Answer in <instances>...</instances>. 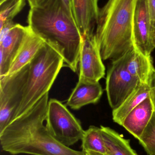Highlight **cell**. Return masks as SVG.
I'll return each instance as SVG.
<instances>
[{
	"instance_id": "1",
	"label": "cell",
	"mask_w": 155,
	"mask_h": 155,
	"mask_svg": "<svg viewBox=\"0 0 155 155\" xmlns=\"http://www.w3.org/2000/svg\"><path fill=\"white\" fill-rule=\"evenodd\" d=\"M48 93L30 109L14 118L0 133L2 149L13 155H87L60 143L44 124Z\"/></svg>"
},
{
	"instance_id": "2",
	"label": "cell",
	"mask_w": 155,
	"mask_h": 155,
	"mask_svg": "<svg viewBox=\"0 0 155 155\" xmlns=\"http://www.w3.org/2000/svg\"><path fill=\"white\" fill-rule=\"evenodd\" d=\"M27 22L34 34L62 56L64 65L77 71L83 36L62 0H49L42 6L30 8Z\"/></svg>"
},
{
	"instance_id": "3",
	"label": "cell",
	"mask_w": 155,
	"mask_h": 155,
	"mask_svg": "<svg viewBox=\"0 0 155 155\" xmlns=\"http://www.w3.org/2000/svg\"><path fill=\"white\" fill-rule=\"evenodd\" d=\"M137 0H108L100 9L95 35L103 61L116 60L134 46L133 20Z\"/></svg>"
},
{
	"instance_id": "4",
	"label": "cell",
	"mask_w": 155,
	"mask_h": 155,
	"mask_svg": "<svg viewBox=\"0 0 155 155\" xmlns=\"http://www.w3.org/2000/svg\"><path fill=\"white\" fill-rule=\"evenodd\" d=\"M63 66L62 56L45 42L28 64V74L22 100L12 119L30 109L45 94L49 93Z\"/></svg>"
},
{
	"instance_id": "5",
	"label": "cell",
	"mask_w": 155,
	"mask_h": 155,
	"mask_svg": "<svg viewBox=\"0 0 155 155\" xmlns=\"http://www.w3.org/2000/svg\"><path fill=\"white\" fill-rule=\"evenodd\" d=\"M46 127L54 138L69 147L82 140L85 131L80 121L60 101L52 99L48 102Z\"/></svg>"
},
{
	"instance_id": "6",
	"label": "cell",
	"mask_w": 155,
	"mask_h": 155,
	"mask_svg": "<svg viewBox=\"0 0 155 155\" xmlns=\"http://www.w3.org/2000/svg\"><path fill=\"white\" fill-rule=\"evenodd\" d=\"M28 64L10 76L0 78V133L13 118L22 100Z\"/></svg>"
},
{
	"instance_id": "7",
	"label": "cell",
	"mask_w": 155,
	"mask_h": 155,
	"mask_svg": "<svg viewBox=\"0 0 155 155\" xmlns=\"http://www.w3.org/2000/svg\"><path fill=\"white\" fill-rule=\"evenodd\" d=\"M140 84L127 71L123 55L112 61L106 75V90L113 110L119 107Z\"/></svg>"
},
{
	"instance_id": "8",
	"label": "cell",
	"mask_w": 155,
	"mask_h": 155,
	"mask_svg": "<svg viewBox=\"0 0 155 155\" xmlns=\"http://www.w3.org/2000/svg\"><path fill=\"white\" fill-rule=\"evenodd\" d=\"M103 61L95 33L83 36L78 64L79 79L99 82L105 75Z\"/></svg>"
},
{
	"instance_id": "9",
	"label": "cell",
	"mask_w": 155,
	"mask_h": 155,
	"mask_svg": "<svg viewBox=\"0 0 155 155\" xmlns=\"http://www.w3.org/2000/svg\"><path fill=\"white\" fill-rule=\"evenodd\" d=\"M152 26L146 0H137L133 20V41L135 48L146 56H151L154 49Z\"/></svg>"
},
{
	"instance_id": "10",
	"label": "cell",
	"mask_w": 155,
	"mask_h": 155,
	"mask_svg": "<svg viewBox=\"0 0 155 155\" xmlns=\"http://www.w3.org/2000/svg\"><path fill=\"white\" fill-rule=\"evenodd\" d=\"M30 31L28 25L16 23L0 41V78L6 76Z\"/></svg>"
},
{
	"instance_id": "11",
	"label": "cell",
	"mask_w": 155,
	"mask_h": 155,
	"mask_svg": "<svg viewBox=\"0 0 155 155\" xmlns=\"http://www.w3.org/2000/svg\"><path fill=\"white\" fill-rule=\"evenodd\" d=\"M99 0H73L75 20L83 36L94 33L99 16Z\"/></svg>"
},
{
	"instance_id": "12",
	"label": "cell",
	"mask_w": 155,
	"mask_h": 155,
	"mask_svg": "<svg viewBox=\"0 0 155 155\" xmlns=\"http://www.w3.org/2000/svg\"><path fill=\"white\" fill-rule=\"evenodd\" d=\"M103 94V88L99 82L79 79L67 100L66 106L71 109L78 110L86 105L97 103Z\"/></svg>"
},
{
	"instance_id": "13",
	"label": "cell",
	"mask_w": 155,
	"mask_h": 155,
	"mask_svg": "<svg viewBox=\"0 0 155 155\" xmlns=\"http://www.w3.org/2000/svg\"><path fill=\"white\" fill-rule=\"evenodd\" d=\"M154 112L153 103L149 96L127 115L122 126L139 140Z\"/></svg>"
},
{
	"instance_id": "14",
	"label": "cell",
	"mask_w": 155,
	"mask_h": 155,
	"mask_svg": "<svg viewBox=\"0 0 155 155\" xmlns=\"http://www.w3.org/2000/svg\"><path fill=\"white\" fill-rule=\"evenodd\" d=\"M126 67L129 73L141 83H149L155 70L151 56H147L133 46L123 55Z\"/></svg>"
},
{
	"instance_id": "15",
	"label": "cell",
	"mask_w": 155,
	"mask_h": 155,
	"mask_svg": "<svg viewBox=\"0 0 155 155\" xmlns=\"http://www.w3.org/2000/svg\"><path fill=\"white\" fill-rule=\"evenodd\" d=\"M44 43L30 29V31L12 63L9 72L6 76H10L15 73L27 65Z\"/></svg>"
},
{
	"instance_id": "16",
	"label": "cell",
	"mask_w": 155,
	"mask_h": 155,
	"mask_svg": "<svg viewBox=\"0 0 155 155\" xmlns=\"http://www.w3.org/2000/svg\"><path fill=\"white\" fill-rule=\"evenodd\" d=\"M149 94V84L141 83L119 107L113 110V119L114 122L122 126L127 115L148 97Z\"/></svg>"
},
{
	"instance_id": "17",
	"label": "cell",
	"mask_w": 155,
	"mask_h": 155,
	"mask_svg": "<svg viewBox=\"0 0 155 155\" xmlns=\"http://www.w3.org/2000/svg\"><path fill=\"white\" fill-rule=\"evenodd\" d=\"M102 134L108 155H138L131 147L130 140L125 139L113 129L101 126Z\"/></svg>"
},
{
	"instance_id": "18",
	"label": "cell",
	"mask_w": 155,
	"mask_h": 155,
	"mask_svg": "<svg viewBox=\"0 0 155 155\" xmlns=\"http://www.w3.org/2000/svg\"><path fill=\"white\" fill-rule=\"evenodd\" d=\"M82 151H93L107 154V150L100 127L91 126L85 131L82 139Z\"/></svg>"
},
{
	"instance_id": "19",
	"label": "cell",
	"mask_w": 155,
	"mask_h": 155,
	"mask_svg": "<svg viewBox=\"0 0 155 155\" xmlns=\"http://www.w3.org/2000/svg\"><path fill=\"white\" fill-rule=\"evenodd\" d=\"M25 0H1L0 25L13 19L25 6Z\"/></svg>"
},
{
	"instance_id": "20",
	"label": "cell",
	"mask_w": 155,
	"mask_h": 155,
	"mask_svg": "<svg viewBox=\"0 0 155 155\" xmlns=\"http://www.w3.org/2000/svg\"><path fill=\"white\" fill-rule=\"evenodd\" d=\"M138 140L148 154H155V111Z\"/></svg>"
},
{
	"instance_id": "21",
	"label": "cell",
	"mask_w": 155,
	"mask_h": 155,
	"mask_svg": "<svg viewBox=\"0 0 155 155\" xmlns=\"http://www.w3.org/2000/svg\"><path fill=\"white\" fill-rule=\"evenodd\" d=\"M148 84L150 88L149 96L152 100L155 111V69L150 77Z\"/></svg>"
},
{
	"instance_id": "22",
	"label": "cell",
	"mask_w": 155,
	"mask_h": 155,
	"mask_svg": "<svg viewBox=\"0 0 155 155\" xmlns=\"http://www.w3.org/2000/svg\"><path fill=\"white\" fill-rule=\"evenodd\" d=\"M148 6L152 29L155 26V0H146Z\"/></svg>"
},
{
	"instance_id": "23",
	"label": "cell",
	"mask_w": 155,
	"mask_h": 155,
	"mask_svg": "<svg viewBox=\"0 0 155 155\" xmlns=\"http://www.w3.org/2000/svg\"><path fill=\"white\" fill-rule=\"evenodd\" d=\"M30 5V8L38 7L43 5L49 0H26Z\"/></svg>"
},
{
	"instance_id": "24",
	"label": "cell",
	"mask_w": 155,
	"mask_h": 155,
	"mask_svg": "<svg viewBox=\"0 0 155 155\" xmlns=\"http://www.w3.org/2000/svg\"><path fill=\"white\" fill-rule=\"evenodd\" d=\"M68 12L74 16L73 10V0H62Z\"/></svg>"
},
{
	"instance_id": "25",
	"label": "cell",
	"mask_w": 155,
	"mask_h": 155,
	"mask_svg": "<svg viewBox=\"0 0 155 155\" xmlns=\"http://www.w3.org/2000/svg\"><path fill=\"white\" fill-rule=\"evenodd\" d=\"M152 46L153 49L155 48V26L152 29V35H151Z\"/></svg>"
},
{
	"instance_id": "26",
	"label": "cell",
	"mask_w": 155,
	"mask_h": 155,
	"mask_svg": "<svg viewBox=\"0 0 155 155\" xmlns=\"http://www.w3.org/2000/svg\"><path fill=\"white\" fill-rule=\"evenodd\" d=\"M87 155H108L107 154H104L101 153H97V152H93V151H89L86 153Z\"/></svg>"
},
{
	"instance_id": "27",
	"label": "cell",
	"mask_w": 155,
	"mask_h": 155,
	"mask_svg": "<svg viewBox=\"0 0 155 155\" xmlns=\"http://www.w3.org/2000/svg\"><path fill=\"white\" fill-rule=\"evenodd\" d=\"M155 155V154H154V155Z\"/></svg>"
}]
</instances>
